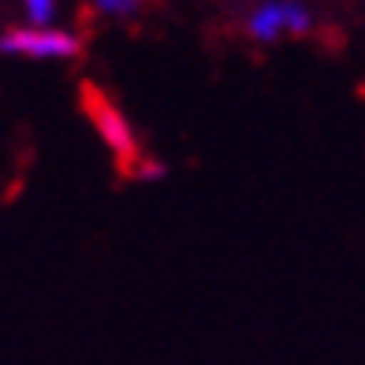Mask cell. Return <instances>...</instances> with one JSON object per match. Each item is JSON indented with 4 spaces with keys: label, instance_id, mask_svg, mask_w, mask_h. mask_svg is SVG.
I'll use <instances>...</instances> for the list:
<instances>
[{
    "label": "cell",
    "instance_id": "obj_1",
    "mask_svg": "<svg viewBox=\"0 0 365 365\" xmlns=\"http://www.w3.org/2000/svg\"><path fill=\"white\" fill-rule=\"evenodd\" d=\"M82 108H86V115L93 120V127H97V135L105 138V145L115 153L120 168L127 175H135V168L142 160H138V145H135V135H130V123L123 120V112L115 108L93 82H82Z\"/></svg>",
    "mask_w": 365,
    "mask_h": 365
},
{
    "label": "cell",
    "instance_id": "obj_2",
    "mask_svg": "<svg viewBox=\"0 0 365 365\" xmlns=\"http://www.w3.org/2000/svg\"><path fill=\"white\" fill-rule=\"evenodd\" d=\"M0 48L8 56H30V60H68L78 56V38L68 30H48V26H30V30H8L0 38Z\"/></svg>",
    "mask_w": 365,
    "mask_h": 365
},
{
    "label": "cell",
    "instance_id": "obj_3",
    "mask_svg": "<svg viewBox=\"0 0 365 365\" xmlns=\"http://www.w3.org/2000/svg\"><path fill=\"white\" fill-rule=\"evenodd\" d=\"M279 30H287V4H261L254 15H250V38L257 41H272L279 38Z\"/></svg>",
    "mask_w": 365,
    "mask_h": 365
},
{
    "label": "cell",
    "instance_id": "obj_4",
    "mask_svg": "<svg viewBox=\"0 0 365 365\" xmlns=\"http://www.w3.org/2000/svg\"><path fill=\"white\" fill-rule=\"evenodd\" d=\"M53 11H56L53 0H26V15H30L34 26H45L48 19H53Z\"/></svg>",
    "mask_w": 365,
    "mask_h": 365
},
{
    "label": "cell",
    "instance_id": "obj_5",
    "mask_svg": "<svg viewBox=\"0 0 365 365\" xmlns=\"http://www.w3.org/2000/svg\"><path fill=\"white\" fill-rule=\"evenodd\" d=\"M93 4L101 15H130V11H138L142 0H93Z\"/></svg>",
    "mask_w": 365,
    "mask_h": 365
},
{
    "label": "cell",
    "instance_id": "obj_6",
    "mask_svg": "<svg viewBox=\"0 0 365 365\" xmlns=\"http://www.w3.org/2000/svg\"><path fill=\"white\" fill-rule=\"evenodd\" d=\"M287 30H291V34H306V30H309V15L298 4H287Z\"/></svg>",
    "mask_w": 365,
    "mask_h": 365
},
{
    "label": "cell",
    "instance_id": "obj_7",
    "mask_svg": "<svg viewBox=\"0 0 365 365\" xmlns=\"http://www.w3.org/2000/svg\"><path fill=\"white\" fill-rule=\"evenodd\" d=\"M164 172H168V168H164L160 160H142L138 168H135V175H138V179H157V175H164Z\"/></svg>",
    "mask_w": 365,
    "mask_h": 365
}]
</instances>
